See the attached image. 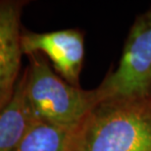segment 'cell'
Here are the masks:
<instances>
[{
	"label": "cell",
	"instance_id": "2",
	"mask_svg": "<svg viewBox=\"0 0 151 151\" xmlns=\"http://www.w3.org/2000/svg\"><path fill=\"white\" fill-rule=\"evenodd\" d=\"M29 56L25 73V95L35 119L77 129L100 103L96 89L84 90L54 73L40 53Z\"/></svg>",
	"mask_w": 151,
	"mask_h": 151
},
{
	"label": "cell",
	"instance_id": "1",
	"mask_svg": "<svg viewBox=\"0 0 151 151\" xmlns=\"http://www.w3.org/2000/svg\"><path fill=\"white\" fill-rule=\"evenodd\" d=\"M71 151H151V95L100 102L76 129Z\"/></svg>",
	"mask_w": 151,
	"mask_h": 151
},
{
	"label": "cell",
	"instance_id": "4",
	"mask_svg": "<svg viewBox=\"0 0 151 151\" xmlns=\"http://www.w3.org/2000/svg\"><path fill=\"white\" fill-rule=\"evenodd\" d=\"M23 54L40 53L49 59L63 80L80 86L84 44L83 35L78 29H62L50 32H22Z\"/></svg>",
	"mask_w": 151,
	"mask_h": 151
},
{
	"label": "cell",
	"instance_id": "7",
	"mask_svg": "<svg viewBox=\"0 0 151 151\" xmlns=\"http://www.w3.org/2000/svg\"><path fill=\"white\" fill-rule=\"evenodd\" d=\"M76 129L37 120L14 151H71Z\"/></svg>",
	"mask_w": 151,
	"mask_h": 151
},
{
	"label": "cell",
	"instance_id": "5",
	"mask_svg": "<svg viewBox=\"0 0 151 151\" xmlns=\"http://www.w3.org/2000/svg\"><path fill=\"white\" fill-rule=\"evenodd\" d=\"M22 1H0V110L8 103L19 81Z\"/></svg>",
	"mask_w": 151,
	"mask_h": 151
},
{
	"label": "cell",
	"instance_id": "6",
	"mask_svg": "<svg viewBox=\"0 0 151 151\" xmlns=\"http://www.w3.org/2000/svg\"><path fill=\"white\" fill-rule=\"evenodd\" d=\"M37 119L25 95V75L19 78L10 100L0 110V151H14Z\"/></svg>",
	"mask_w": 151,
	"mask_h": 151
},
{
	"label": "cell",
	"instance_id": "3",
	"mask_svg": "<svg viewBox=\"0 0 151 151\" xmlns=\"http://www.w3.org/2000/svg\"><path fill=\"white\" fill-rule=\"evenodd\" d=\"M96 90L100 102L151 95V9L135 20L119 66Z\"/></svg>",
	"mask_w": 151,
	"mask_h": 151
}]
</instances>
